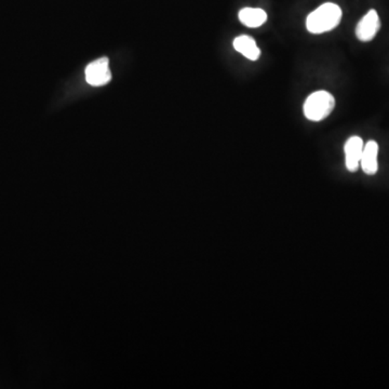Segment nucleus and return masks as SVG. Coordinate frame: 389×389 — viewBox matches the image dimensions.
<instances>
[{
	"label": "nucleus",
	"instance_id": "obj_7",
	"mask_svg": "<svg viewBox=\"0 0 389 389\" xmlns=\"http://www.w3.org/2000/svg\"><path fill=\"white\" fill-rule=\"evenodd\" d=\"M234 48L237 52L250 61H256L260 59L261 50L256 44V40L246 35H241L235 38L233 42Z\"/></svg>",
	"mask_w": 389,
	"mask_h": 389
},
{
	"label": "nucleus",
	"instance_id": "obj_8",
	"mask_svg": "<svg viewBox=\"0 0 389 389\" xmlns=\"http://www.w3.org/2000/svg\"><path fill=\"white\" fill-rule=\"evenodd\" d=\"M239 20L246 28H258L268 21V13L260 8H244L240 10Z\"/></svg>",
	"mask_w": 389,
	"mask_h": 389
},
{
	"label": "nucleus",
	"instance_id": "obj_1",
	"mask_svg": "<svg viewBox=\"0 0 389 389\" xmlns=\"http://www.w3.org/2000/svg\"><path fill=\"white\" fill-rule=\"evenodd\" d=\"M342 10L335 4L327 3L318 7L306 20L307 30L311 34H323L339 25Z\"/></svg>",
	"mask_w": 389,
	"mask_h": 389
},
{
	"label": "nucleus",
	"instance_id": "obj_5",
	"mask_svg": "<svg viewBox=\"0 0 389 389\" xmlns=\"http://www.w3.org/2000/svg\"><path fill=\"white\" fill-rule=\"evenodd\" d=\"M364 140L359 136H352L345 143V164L349 172H356L359 168L362 152H364Z\"/></svg>",
	"mask_w": 389,
	"mask_h": 389
},
{
	"label": "nucleus",
	"instance_id": "obj_2",
	"mask_svg": "<svg viewBox=\"0 0 389 389\" xmlns=\"http://www.w3.org/2000/svg\"><path fill=\"white\" fill-rule=\"evenodd\" d=\"M335 107V99L327 91L311 93L304 103V115L311 121H321L329 117Z\"/></svg>",
	"mask_w": 389,
	"mask_h": 389
},
{
	"label": "nucleus",
	"instance_id": "obj_3",
	"mask_svg": "<svg viewBox=\"0 0 389 389\" xmlns=\"http://www.w3.org/2000/svg\"><path fill=\"white\" fill-rule=\"evenodd\" d=\"M381 28L380 16L376 10H370L360 20L356 28V36L362 42H369L374 40Z\"/></svg>",
	"mask_w": 389,
	"mask_h": 389
},
{
	"label": "nucleus",
	"instance_id": "obj_6",
	"mask_svg": "<svg viewBox=\"0 0 389 389\" xmlns=\"http://www.w3.org/2000/svg\"><path fill=\"white\" fill-rule=\"evenodd\" d=\"M378 143L376 140H369L368 143L364 145L361 160H360L362 170L366 174L374 175L378 172Z\"/></svg>",
	"mask_w": 389,
	"mask_h": 389
},
{
	"label": "nucleus",
	"instance_id": "obj_4",
	"mask_svg": "<svg viewBox=\"0 0 389 389\" xmlns=\"http://www.w3.org/2000/svg\"><path fill=\"white\" fill-rule=\"evenodd\" d=\"M111 78L112 73L109 68V60L106 58L90 63L85 68V80L91 85L100 87V85H106Z\"/></svg>",
	"mask_w": 389,
	"mask_h": 389
}]
</instances>
